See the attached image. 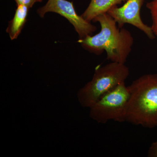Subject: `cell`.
Returning <instances> with one entry per match:
<instances>
[{
    "instance_id": "10",
    "label": "cell",
    "mask_w": 157,
    "mask_h": 157,
    "mask_svg": "<svg viewBox=\"0 0 157 157\" xmlns=\"http://www.w3.org/2000/svg\"><path fill=\"white\" fill-rule=\"evenodd\" d=\"M17 5H22L27 6L30 9L34 4L37 2H41L42 0H14Z\"/></svg>"
},
{
    "instance_id": "5",
    "label": "cell",
    "mask_w": 157,
    "mask_h": 157,
    "mask_svg": "<svg viewBox=\"0 0 157 157\" xmlns=\"http://www.w3.org/2000/svg\"><path fill=\"white\" fill-rule=\"evenodd\" d=\"M52 12L65 17L74 26L79 39L91 36L97 29L96 26L76 13L73 2L67 0H48L45 6L39 8L37 12L43 17L47 12Z\"/></svg>"
},
{
    "instance_id": "4",
    "label": "cell",
    "mask_w": 157,
    "mask_h": 157,
    "mask_svg": "<svg viewBox=\"0 0 157 157\" xmlns=\"http://www.w3.org/2000/svg\"><path fill=\"white\" fill-rule=\"evenodd\" d=\"M129 98L125 82L103 95L90 108V116L98 123L110 121H125L126 109Z\"/></svg>"
},
{
    "instance_id": "7",
    "label": "cell",
    "mask_w": 157,
    "mask_h": 157,
    "mask_svg": "<svg viewBox=\"0 0 157 157\" xmlns=\"http://www.w3.org/2000/svg\"><path fill=\"white\" fill-rule=\"evenodd\" d=\"M127 0H91L87 9L81 15L82 17L89 22L98 15L107 13L113 7L117 6Z\"/></svg>"
},
{
    "instance_id": "6",
    "label": "cell",
    "mask_w": 157,
    "mask_h": 157,
    "mask_svg": "<svg viewBox=\"0 0 157 157\" xmlns=\"http://www.w3.org/2000/svg\"><path fill=\"white\" fill-rule=\"evenodd\" d=\"M144 2V0H127L121 7L114 6L107 13L116 21L119 27H123L126 24L132 25L153 40L155 36L151 27L144 24L140 17V9Z\"/></svg>"
},
{
    "instance_id": "1",
    "label": "cell",
    "mask_w": 157,
    "mask_h": 157,
    "mask_svg": "<svg viewBox=\"0 0 157 157\" xmlns=\"http://www.w3.org/2000/svg\"><path fill=\"white\" fill-rule=\"evenodd\" d=\"M93 21L100 23V33L79 39L78 43L86 50L98 55L106 52L107 58L111 62L125 64L134 43L131 32L124 28L119 27L108 13L98 15Z\"/></svg>"
},
{
    "instance_id": "11",
    "label": "cell",
    "mask_w": 157,
    "mask_h": 157,
    "mask_svg": "<svg viewBox=\"0 0 157 157\" xmlns=\"http://www.w3.org/2000/svg\"><path fill=\"white\" fill-rule=\"evenodd\" d=\"M147 156L157 157V138L155 141L153 142L147 152Z\"/></svg>"
},
{
    "instance_id": "3",
    "label": "cell",
    "mask_w": 157,
    "mask_h": 157,
    "mask_svg": "<svg viewBox=\"0 0 157 157\" xmlns=\"http://www.w3.org/2000/svg\"><path fill=\"white\" fill-rule=\"evenodd\" d=\"M129 75L125 64L111 62L98 68L92 79L78 90V102L82 107L90 108L103 95L125 82Z\"/></svg>"
},
{
    "instance_id": "2",
    "label": "cell",
    "mask_w": 157,
    "mask_h": 157,
    "mask_svg": "<svg viewBox=\"0 0 157 157\" xmlns=\"http://www.w3.org/2000/svg\"><path fill=\"white\" fill-rule=\"evenodd\" d=\"M125 121L148 128L157 127V74L144 75L128 86Z\"/></svg>"
},
{
    "instance_id": "9",
    "label": "cell",
    "mask_w": 157,
    "mask_h": 157,
    "mask_svg": "<svg viewBox=\"0 0 157 157\" xmlns=\"http://www.w3.org/2000/svg\"><path fill=\"white\" fill-rule=\"evenodd\" d=\"M146 6L151 15L152 30L155 36L157 37V0H152L147 4Z\"/></svg>"
},
{
    "instance_id": "8",
    "label": "cell",
    "mask_w": 157,
    "mask_h": 157,
    "mask_svg": "<svg viewBox=\"0 0 157 157\" xmlns=\"http://www.w3.org/2000/svg\"><path fill=\"white\" fill-rule=\"evenodd\" d=\"M29 9L27 6L24 5H17L14 17L9 22L6 31L11 40L17 39L19 36L26 21Z\"/></svg>"
}]
</instances>
